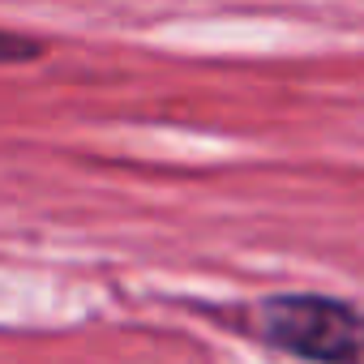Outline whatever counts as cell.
Masks as SVG:
<instances>
[{
  "label": "cell",
  "mask_w": 364,
  "mask_h": 364,
  "mask_svg": "<svg viewBox=\"0 0 364 364\" xmlns=\"http://www.w3.org/2000/svg\"><path fill=\"white\" fill-rule=\"evenodd\" d=\"M249 330L313 364H364V313L321 291H279L249 309Z\"/></svg>",
  "instance_id": "1"
}]
</instances>
